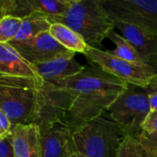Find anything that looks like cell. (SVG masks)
<instances>
[{
	"mask_svg": "<svg viewBox=\"0 0 157 157\" xmlns=\"http://www.w3.org/2000/svg\"><path fill=\"white\" fill-rule=\"evenodd\" d=\"M35 66L40 77L43 81L52 83H58L64 78L75 75L85 68L75 59V56L60 57Z\"/></svg>",
	"mask_w": 157,
	"mask_h": 157,
	"instance_id": "9a60e30c",
	"label": "cell"
},
{
	"mask_svg": "<svg viewBox=\"0 0 157 157\" xmlns=\"http://www.w3.org/2000/svg\"><path fill=\"white\" fill-rule=\"evenodd\" d=\"M71 157H86L84 155H82V154H80V153H78V152H75V151H74L73 152V154H72V155Z\"/></svg>",
	"mask_w": 157,
	"mask_h": 157,
	"instance_id": "484cf974",
	"label": "cell"
},
{
	"mask_svg": "<svg viewBox=\"0 0 157 157\" xmlns=\"http://www.w3.org/2000/svg\"><path fill=\"white\" fill-rule=\"evenodd\" d=\"M49 32L61 45L75 53L84 54L90 47L78 33L63 24L52 23Z\"/></svg>",
	"mask_w": 157,
	"mask_h": 157,
	"instance_id": "2e32d148",
	"label": "cell"
},
{
	"mask_svg": "<svg viewBox=\"0 0 157 157\" xmlns=\"http://www.w3.org/2000/svg\"><path fill=\"white\" fill-rule=\"evenodd\" d=\"M73 103L71 92L59 83L43 81L39 88V107L34 122L40 130L63 123Z\"/></svg>",
	"mask_w": 157,
	"mask_h": 157,
	"instance_id": "52a82bcc",
	"label": "cell"
},
{
	"mask_svg": "<svg viewBox=\"0 0 157 157\" xmlns=\"http://www.w3.org/2000/svg\"><path fill=\"white\" fill-rule=\"evenodd\" d=\"M143 131L147 133L157 132V110L151 109L143 124Z\"/></svg>",
	"mask_w": 157,
	"mask_h": 157,
	"instance_id": "603a6c76",
	"label": "cell"
},
{
	"mask_svg": "<svg viewBox=\"0 0 157 157\" xmlns=\"http://www.w3.org/2000/svg\"><path fill=\"white\" fill-rule=\"evenodd\" d=\"M0 157H15L13 147V133L0 139Z\"/></svg>",
	"mask_w": 157,
	"mask_h": 157,
	"instance_id": "7402d4cb",
	"label": "cell"
},
{
	"mask_svg": "<svg viewBox=\"0 0 157 157\" xmlns=\"http://www.w3.org/2000/svg\"><path fill=\"white\" fill-rule=\"evenodd\" d=\"M86 60L128 85L147 87L157 73L150 66L136 64L110 54L108 51L89 47L84 53Z\"/></svg>",
	"mask_w": 157,
	"mask_h": 157,
	"instance_id": "8992f818",
	"label": "cell"
},
{
	"mask_svg": "<svg viewBox=\"0 0 157 157\" xmlns=\"http://www.w3.org/2000/svg\"><path fill=\"white\" fill-rule=\"evenodd\" d=\"M51 23L63 24L78 33L86 42L98 48L116 29L114 19L100 4V0H72L67 12L48 17Z\"/></svg>",
	"mask_w": 157,
	"mask_h": 157,
	"instance_id": "7a4b0ae2",
	"label": "cell"
},
{
	"mask_svg": "<svg viewBox=\"0 0 157 157\" xmlns=\"http://www.w3.org/2000/svg\"><path fill=\"white\" fill-rule=\"evenodd\" d=\"M8 43L33 65L44 63L60 57L75 55V52L61 45L49 31L40 33L27 40H13Z\"/></svg>",
	"mask_w": 157,
	"mask_h": 157,
	"instance_id": "9c48e42d",
	"label": "cell"
},
{
	"mask_svg": "<svg viewBox=\"0 0 157 157\" xmlns=\"http://www.w3.org/2000/svg\"><path fill=\"white\" fill-rule=\"evenodd\" d=\"M22 24V18L5 16L0 19V43H8L17 35Z\"/></svg>",
	"mask_w": 157,
	"mask_h": 157,
	"instance_id": "d6986e66",
	"label": "cell"
},
{
	"mask_svg": "<svg viewBox=\"0 0 157 157\" xmlns=\"http://www.w3.org/2000/svg\"><path fill=\"white\" fill-rule=\"evenodd\" d=\"M113 19L116 29L143 56L146 64L157 73V35L119 19Z\"/></svg>",
	"mask_w": 157,
	"mask_h": 157,
	"instance_id": "8fae6325",
	"label": "cell"
},
{
	"mask_svg": "<svg viewBox=\"0 0 157 157\" xmlns=\"http://www.w3.org/2000/svg\"><path fill=\"white\" fill-rule=\"evenodd\" d=\"M58 83L73 96L72 106L63 121L72 136L89 121L108 111L128 87V84L95 64L85 66L79 74Z\"/></svg>",
	"mask_w": 157,
	"mask_h": 157,
	"instance_id": "6da1fadb",
	"label": "cell"
},
{
	"mask_svg": "<svg viewBox=\"0 0 157 157\" xmlns=\"http://www.w3.org/2000/svg\"><path fill=\"white\" fill-rule=\"evenodd\" d=\"M138 141L148 152L151 157H157V132L147 133L143 132Z\"/></svg>",
	"mask_w": 157,
	"mask_h": 157,
	"instance_id": "44dd1931",
	"label": "cell"
},
{
	"mask_svg": "<svg viewBox=\"0 0 157 157\" xmlns=\"http://www.w3.org/2000/svg\"><path fill=\"white\" fill-rule=\"evenodd\" d=\"M51 26L52 23L49 20L48 17L43 14L34 13L31 16L22 19L20 29L17 37L13 40L21 41L32 39L40 33L49 31Z\"/></svg>",
	"mask_w": 157,
	"mask_h": 157,
	"instance_id": "e0dca14e",
	"label": "cell"
},
{
	"mask_svg": "<svg viewBox=\"0 0 157 157\" xmlns=\"http://www.w3.org/2000/svg\"><path fill=\"white\" fill-rule=\"evenodd\" d=\"M108 111L126 136L138 140L144 132L143 124L151 111L147 89L128 85L127 89L113 102Z\"/></svg>",
	"mask_w": 157,
	"mask_h": 157,
	"instance_id": "5b68a950",
	"label": "cell"
},
{
	"mask_svg": "<svg viewBox=\"0 0 157 157\" xmlns=\"http://www.w3.org/2000/svg\"><path fill=\"white\" fill-rule=\"evenodd\" d=\"M126 135L109 111L89 121L73 136V149L86 157H118Z\"/></svg>",
	"mask_w": 157,
	"mask_h": 157,
	"instance_id": "277c9868",
	"label": "cell"
},
{
	"mask_svg": "<svg viewBox=\"0 0 157 157\" xmlns=\"http://www.w3.org/2000/svg\"><path fill=\"white\" fill-rule=\"evenodd\" d=\"M41 82V78L0 75V110L7 116L13 127L34 124Z\"/></svg>",
	"mask_w": 157,
	"mask_h": 157,
	"instance_id": "3957f363",
	"label": "cell"
},
{
	"mask_svg": "<svg viewBox=\"0 0 157 157\" xmlns=\"http://www.w3.org/2000/svg\"><path fill=\"white\" fill-rule=\"evenodd\" d=\"M118 157L151 156L137 139H134L131 136H126L120 147Z\"/></svg>",
	"mask_w": 157,
	"mask_h": 157,
	"instance_id": "ffe728a7",
	"label": "cell"
},
{
	"mask_svg": "<svg viewBox=\"0 0 157 157\" xmlns=\"http://www.w3.org/2000/svg\"><path fill=\"white\" fill-rule=\"evenodd\" d=\"M115 19L157 35V0H100Z\"/></svg>",
	"mask_w": 157,
	"mask_h": 157,
	"instance_id": "ba28073f",
	"label": "cell"
},
{
	"mask_svg": "<svg viewBox=\"0 0 157 157\" xmlns=\"http://www.w3.org/2000/svg\"><path fill=\"white\" fill-rule=\"evenodd\" d=\"M145 88L147 89V92L149 95L151 109L157 110V75L152 80L149 86Z\"/></svg>",
	"mask_w": 157,
	"mask_h": 157,
	"instance_id": "d4e9b609",
	"label": "cell"
},
{
	"mask_svg": "<svg viewBox=\"0 0 157 157\" xmlns=\"http://www.w3.org/2000/svg\"><path fill=\"white\" fill-rule=\"evenodd\" d=\"M0 75L40 78L36 66L24 59L9 43H0Z\"/></svg>",
	"mask_w": 157,
	"mask_h": 157,
	"instance_id": "4fadbf2b",
	"label": "cell"
},
{
	"mask_svg": "<svg viewBox=\"0 0 157 157\" xmlns=\"http://www.w3.org/2000/svg\"><path fill=\"white\" fill-rule=\"evenodd\" d=\"M13 133V125L7 116L0 110V139Z\"/></svg>",
	"mask_w": 157,
	"mask_h": 157,
	"instance_id": "cb8c5ba5",
	"label": "cell"
},
{
	"mask_svg": "<svg viewBox=\"0 0 157 157\" xmlns=\"http://www.w3.org/2000/svg\"><path fill=\"white\" fill-rule=\"evenodd\" d=\"M15 157H40V130L35 124L13 127Z\"/></svg>",
	"mask_w": 157,
	"mask_h": 157,
	"instance_id": "5bb4252c",
	"label": "cell"
},
{
	"mask_svg": "<svg viewBox=\"0 0 157 157\" xmlns=\"http://www.w3.org/2000/svg\"><path fill=\"white\" fill-rule=\"evenodd\" d=\"M72 0H1V17L12 16L25 18L34 13L43 14L48 17L64 15L71 6Z\"/></svg>",
	"mask_w": 157,
	"mask_h": 157,
	"instance_id": "30bf717a",
	"label": "cell"
},
{
	"mask_svg": "<svg viewBox=\"0 0 157 157\" xmlns=\"http://www.w3.org/2000/svg\"><path fill=\"white\" fill-rule=\"evenodd\" d=\"M73 152L72 134L64 123L40 130V157H71Z\"/></svg>",
	"mask_w": 157,
	"mask_h": 157,
	"instance_id": "7c38bea8",
	"label": "cell"
},
{
	"mask_svg": "<svg viewBox=\"0 0 157 157\" xmlns=\"http://www.w3.org/2000/svg\"><path fill=\"white\" fill-rule=\"evenodd\" d=\"M116 46L114 50L108 51L110 54L119 57L121 59L126 60L128 62L136 63V64H146L145 60L143 56L137 52V50L131 44V42L126 40L123 36L118 34L115 30H112L109 33L108 37ZM149 66V65H148Z\"/></svg>",
	"mask_w": 157,
	"mask_h": 157,
	"instance_id": "ac0fdd59",
	"label": "cell"
}]
</instances>
